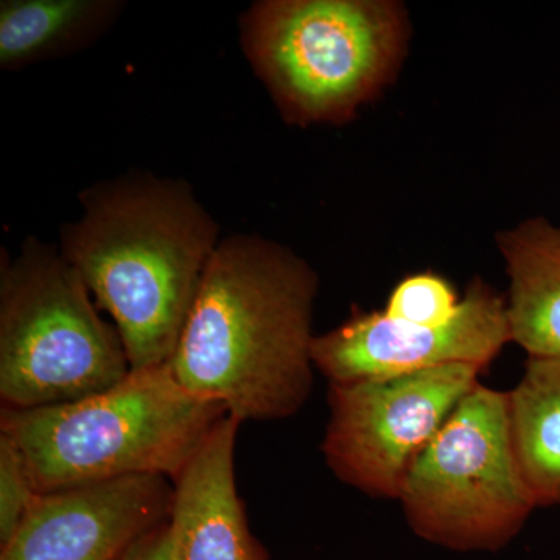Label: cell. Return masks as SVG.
<instances>
[{"label":"cell","instance_id":"1","mask_svg":"<svg viewBox=\"0 0 560 560\" xmlns=\"http://www.w3.org/2000/svg\"><path fill=\"white\" fill-rule=\"evenodd\" d=\"M318 290L316 271L287 246L257 234L221 238L171 360L176 381L242 423L298 415L315 381Z\"/></svg>","mask_w":560,"mask_h":560},{"label":"cell","instance_id":"2","mask_svg":"<svg viewBox=\"0 0 560 560\" xmlns=\"http://www.w3.org/2000/svg\"><path fill=\"white\" fill-rule=\"evenodd\" d=\"M60 253L108 313L131 371L171 363L220 238L189 183L131 171L79 195Z\"/></svg>","mask_w":560,"mask_h":560},{"label":"cell","instance_id":"3","mask_svg":"<svg viewBox=\"0 0 560 560\" xmlns=\"http://www.w3.org/2000/svg\"><path fill=\"white\" fill-rule=\"evenodd\" d=\"M191 396L171 363L131 371L86 399L0 410V431L20 445L39 493L128 477L175 481L228 418Z\"/></svg>","mask_w":560,"mask_h":560},{"label":"cell","instance_id":"4","mask_svg":"<svg viewBox=\"0 0 560 560\" xmlns=\"http://www.w3.org/2000/svg\"><path fill=\"white\" fill-rule=\"evenodd\" d=\"M238 31L280 117L305 128L348 124L396 80L410 21L394 0H257Z\"/></svg>","mask_w":560,"mask_h":560},{"label":"cell","instance_id":"5","mask_svg":"<svg viewBox=\"0 0 560 560\" xmlns=\"http://www.w3.org/2000/svg\"><path fill=\"white\" fill-rule=\"evenodd\" d=\"M131 372L124 341L102 318L60 248L28 235L0 265V400L33 410L86 399Z\"/></svg>","mask_w":560,"mask_h":560},{"label":"cell","instance_id":"6","mask_svg":"<svg viewBox=\"0 0 560 560\" xmlns=\"http://www.w3.org/2000/svg\"><path fill=\"white\" fill-rule=\"evenodd\" d=\"M399 501L420 539L453 551H497L536 510L510 434L506 393L481 385L459 401L412 464Z\"/></svg>","mask_w":560,"mask_h":560},{"label":"cell","instance_id":"7","mask_svg":"<svg viewBox=\"0 0 560 560\" xmlns=\"http://www.w3.org/2000/svg\"><path fill=\"white\" fill-rule=\"evenodd\" d=\"M482 371L448 364L400 377L329 383L320 452L331 474L372 499L399 500L412 464L480 383Z\"/></svg>","mask_w":560,"mask_h":560},{"label":"cell","instance_id":"8","mask_svg":"<svg viewBox=\"0 0 560 560\" xmlns=\"http://www.w3.org/2000/svg\"><path fill=\"white\" fill-rule=\"evenodd\" d=\"M511 342L506 301L474 280L458 315L440 327L389 318L383 312L352 316L313 341V363L329 383L378 381L415 372L474 364L486 370Z\"/></svg>","mask_w":560,"mask_h":560},{"label":"cell","instance_id":"9","mask_svg":"<svg viewBox=\"0 0 560 560\" xmlns=\"http://www.w3.org/2000/svg\"><path fill=\"white\" fill-rule=\"evenodd\" d=\"M173 503L175 482L154 475L40 493L0 560H120Z\"/></svg>","mask_w":560,"mask_h":560},{"label":"cell","instance_id":"10","mask_svg":"<svg viewBox=\"0 0 560 560\" xmlns=\"http://www.w3.org/2000/svg\"><path fill=\"white\" fill-rule=\"evenodd\" d=\"M242 422L221 420L198 455L175 481L172 523L175 560H270L250 533L235 478V447Z\"/></svg>","mask_w":560,"mask_h":560},{"label":"cell","instance_id":"11","mask_svg":"<svg viewBox=\"0 0 560 560\" xmlns=\"http://www.w3.org/2000/svg\"><path fill=\"white\" fill-rule=\"evenodd\" d=\"M497 245L511 280V342L528 357L560 360V228L529 219L500 232Z\"/></svg>","mask_w":560,"mask_h":560},{"label":"cell","instance_id":"12","mask_svg":"<svg viewBox=\"0 0 560 560\" xmlns=\"http://www.w3.org/2000/svg\"><path fill=\"white\" fill-rule=\"evenodd\" d=\"M124 10L121 0H2L0 69L13 72L83 50Z\"/></svg>","mask_w":560,"mask_h":560},{"label":"cell","instance_id":"13","mask_svg":"<svg viewBox=\"0 0 560 560\" xmlns=\"http://www.w3.org/2000/svg\"><path fill=\"white\" fill-rule=\"evenodd\" d=\"M506 405L512 451L534 503L560 506V360L528 357Z\"/></svg>","mask_w":560,"mask_h":560},{"label":"cell","instance_id":"14","mask_svg":"<svg viewBox=\"0 0 560 560\" xmlns=\"http://www.w3.org/2000/svg\"><path fill=\"white\" fill-rule=\"evenodd\" d=\"M460 301L447 279L431 271L418 272L394 287L383 313L404 323L440 327L458 315Z\"/></svg>","mask_w":560,"mask_h":560},{"label":"cell","instance_id":"15","mask_svg":"<svg viewBox=\"0 0 560 560\" xmlns=\"http://www.w3.org/2000/svg\"><path fill=\"white\" fill-rule=\"evenodd\" d=\"M39 495L20 445L0 431V545L20 529Z\"/></svg>","mask_w":560,"mask_h":560},{"label":"cell","instance_id":"16","mask_svg":"<svg viewBox=\"0 0 560 560\" xmlns=\"http://www.w3.org/2000/svg\"><path fill=\"white\" fill-rule=\"evenodd\" d=\"M176 534L172 518L140 537L120 560H175Z\"/></svg>","mask_w":560,"mask_h":560}]
</instances>
